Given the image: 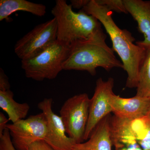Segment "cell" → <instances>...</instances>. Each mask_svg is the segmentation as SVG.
Instances as JSON below:
<instances>
[{"instance_id":"15","label":"cell","mask_w":150,"mask_h":150,"mask_svg":"<svg viewBox=\"0 0 150 150\" xmlns=\"http://www.w3.org/2000/svg\"><path fill=\"white\" fill-rule=\"evenodd\" d=\"M140 67L136 95L150 100V48H146Z\"/></svg>"},{"instance_id":"3","label":"cell","mask_w":150,"mask_h":150,"mask_svg":"<svg viewBox=\"0 0 150 150\" xmlns=\"http://www.w3.org/2000/svg\"><path fill=\"white\" fill-rule=\"evenodd\" d=\"M51 13L57 24V40L68 45L88 39L102 29L99 21L82 10L74 11L65 0H56Z\"/></svg>"},{"instance_id":"18","label":"cell","mask_w":150,"mask_h":150,"mask_svg":"<svg viewBox=\"0 0 150 150\" xmlns=\"http://www.w3.org/2000/svg\"><path fill=\"white\" fill-rule=\"evenodd\" d=\"M0 150H16L11 140L9 131L7 129L5 130L3 136L0 138Z\"/></svg>"},{"instance_id":"14","label":"cell","mask_w":150,"mask_h":150,"mask_svg":"<svg viewBox=\"0 0 150 150\" xmlns=\"http://www.w3.org/2000/svg\"><path fill=\"white\" fill-rule=\"evenodd\" d=\"M13 93L10 89L0 91V107L7 114L13 123L24 119L29 112L30 106L26 103H19L13 99Z\"/></svg>"},{"instance_id":"5","label":"cell","mask_w":150,"mask_h":150,"mask_svg":"<svg viewBox=\"0 0 150 150\" xmlns=\"http://www.w3.org/2000/svg\"><path fill=\"white\" fill-rule=\"evenodd\" d=\"M90 99L86 93L76 95L67 99L60 110L67 135L76 144L84 141Z\"/></svg>"},{"instance_id":"20","label":"cell","mask_w":150,"mask_h":150,"mask_svg":"<svg viewBox=\"0 0 150 150\" xmlns=\"http://www.w3.org/2000/svg\"><path fill=\"white\" fill-rule=\"evenodd\" d=\"M10 84L8 78L5 74L2 69H0V91H6L10 90Z\"/></svg>"},{"instance_id":"9","label":"cell","mask_w":150,"mask_h":150,"mask_svg":"<svg viewBox=\"0 0 150 150\" xmlns=\"http://www.w3.org/2000/svg\"><path fill=\"white\" fill-rule=\"evenodd\" d=\"M53 102L52 98H45L38 105L47 120V135L44 141L55 150H71L76 142L67 135L60 116L53 111Z\"/></svg>"},{"instance_id":"23","label":"cell","mask_w":150,"mask_h":150,"mask_svg":"<svg viewBox=\"0 0 150 150\" xmlns=\"http://www.w3.org/2000/svg\"><path fill=\"white\" fill-rule=\"evenodd\" d=\"M9 121L2 112H0V138L3 136L5 130L7 129L8 122Z\"/></svg>"},{"instance_id":"22","label":"cell","mask_w":150,"mask_h":150,"mask_svg":"<svg viewBox=\"0 0 150 150\" xmlns=\"http://www.w3.org/2000/svg\"><path fill=\"white\" fill-rule=\"evenodd\" d=\"M90 0H71V5L72 7L77 9H83L86 6Z\"/></svg>"},{"instance_id":"19","label":"cell","mask_w":150,"mask_h":150,"mask_svg":"<svg viewBox=\"0 0 150 150\" xmlns=\"http://www.w3.org/2000/svg\"><path fill=\"white\" fill-rule=\"evenodd\" d=\"M28 150H55L44 140L37 141L30 146Z\"/></svg>"},{"instance_id":"16","label":"cell","mask_w":150,"mask_h":150,"mask_svg":"<svg viewBox=\"0 0 150 150\" xmlns=\"http://www.w3.org/2000/svg\"><path fill=\"white\" fill-rule=\"evenodd\" d=\"M143 123L138 131V143L143 150H150V123L143 118Z\"/></svg>"},{"instance_id":"2","label":"cell","mask_w":150,"mask_h":150,"mask_svg":"<svg viewBox=\"0 0 150 150\" xmlns=\"http://www.w3.org/2000/svg\"><path fill=\"white\" fill-rule=\"evenodd\" d=\"M106 38L101 29L88 39L70 44L63 70L86 71L95 76L98 67L107 71L115 68L123 69L122 62L115 57L112 48L108 46Z\"/></svg>"},{"instance_id":"4","label":"cell","mask_w":150,"mask_h":150,"mask_svg":"<svg viewBox=\"0 0 150 150\" xmlns=\"http://www.w3.org/2000/svg\"><path fill=\"white\" fill-rule=\"evenodd\" d=\"M69 48L70 45L57 40L40 54L21 60V68L25 76L38 81L56 79L63 70Z\"/></svg>"},{"instance_id":"12","label":"cell","mask_w":150,"mask_h":150,"mask_svg":"<svg viewBox=\"0 0 150 150\" xmlns=\"http://www.w3.org/2000/svg\"><path fill=\"white\" fill-rule=\"evenodd\" d=\"M110 115L96 126L85 142L75 144L71 150H112L110 133Z\"/></svg>"},{"instance_id":"11","label":"cell","mask_w":150,"mask_h":150,"mask_svg":"<svg viewBox=\"0 0 150 150\" xmlns=\"http://www.w3.org/2000/svg\"><path fill=\"white\" fill-rule=\"evenodd\" d=\"M127 11L137 22L138 29L144 36V40L136 42L145 48H150V1L124 0Z\"/></svg>"},{"instance_id":"13","label":"cell","mask_w":150,"mask_h":150,"mask_svg":"<svg viewBox=\"0 0 150 150\" xmlns=\"http://www.w3.org/2000/svg\"><path fill=\"white\" fill-rule=\"evenodd\" d=\"M18 11L27 12L38 17L44 16L46 7L42 4H36L26 0H1L0 21L6 19Z\"/></svg>"},{"instance_id":"8","label":"cell","mask_w":150,"mask_h":150,"mask_svg":"<svg viewBox=\"0 0 150 150\" xmlns=\"http://www.w3.org/2000/svg\"><path fill=\"white\" fill-rule=\"evenodd\" d=\"M113 86L114 80L112 78H109L107 81L99 78L97 80L94 93L90 99L84 141L88 139L98 123L112 112L111 101L114 94Z\"/></svg>"},{"instance_id":"6","label":"cell","mask_w":150,"mask_h":150,"mask_svg":"<svg viewBox=\"0 0 150 150\" xmlns=\"http://www.w3.org/2000/svg\"><path fill=\"white\" fill-rule=\"evenodd\" d=\"M57 40V24L53 18L35 26L16 43L14 52L21 60L40 54Z\"/></svg>"},{"instance_id":"10","label":"cell","mask_w":150,"mask_h":150,"mask_svg":"<svg viewBox=\"0 0 150 150\" xmlns=\"http://www.w3.org/2000/svg\"><path fill=\"white\" fill-rule=\"evenodd\" d=\"M112 112L116 117L134 120L145 117L150 106V100L138 96L129 98L114 94L111 101Z\"/></svg>"},{"instance_id":"1","label":"cell","mask_w":150,"mask_h":150,"mask_svg":"<svg viewBox=\"0 0 150 150\" xmlns=\"http://www.w3.org/2000/svg\"><path fill=\"white\" fill-rule=\"evenodd\" d=\"M83 11L96 18L110 36L112 50L116 52L122 62L123 69L127 73L126 86L137 88L140 67L145 57L146 49L134 43L135 38L130 32L118 27L112 18V11L100 5L95 0H90Z\"/></svg>"},{"instance_id":"24","label":"cell","mask_w":150,"mask_h":150,"mask_svg":"<svg viewBox=\"0 0 150 150\" xmlns=\"http://www.w3.org/2000/svg\"><path fill=\"white\" fill-rule=\"evenodd\" d=\"M144 119L146 122L150 123V106L146 116L144 117Z\"/></svg>"},{"instance_id":"21","label":"cell","mask_w":150,"mask_h":150,"mask_svg":"<svg viewBox=\"0 0 150 150\" xmlns=\"http://www.w3.org/2000/svg\"><path fill=\"white\" fill-rule=\"evenodd\" d=\"M115 150H143L138 142L123 145L115 148Z\"/></svg>"},{"instance_id":"7","label":"cell","mask_w":150,"mask_h":150,"mask_svg":"<svg viewBox=\"0 0 150 150\" xmlns=\"http://www.w3.org/2000/svg\"><path fill=\"white\" fill-rule=\"evenodd\" d=\"M7 129L16 150H28L33 143L45 140L47 132L46 116L41 112L16 123L8 124Z\"/></svg>"},{"instance_id":"17","label":"cell","mask_w":150,"mask_h":150,"mask_svg":"<svg viewBox=\"0 0 150 150\" xmlns=\"http://www.w3.org/2000/svg\"><path fill=\"white\" fill-rule=\"evenodd\" d=\"M100 5L104 6L110 11L117 13H128L126 10L124 0H95Z\"/></svg>"}]
</instances>
